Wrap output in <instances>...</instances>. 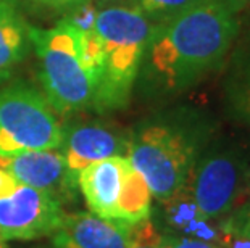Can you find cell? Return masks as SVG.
I'll return each mask as SVG.
<instances>
[{
	"label": "cell",
	"mask_w": 250,
	"mask_h": 248,
	"mask_svg": "<svg viewBox=\"0 0 250 248\" xmlns=\"http://www.w3.org/2000/svg\"><path fill=\"white\" fill-rule=\"evenodd\" d=\"M239 33L232 0H199L160 21L141 68L153 89L181 92L216 70Z\"/></svg>",
	"instance_id": "1"
},
{
	"label": "cell",
	"mask_w": 250,
	"mask_h": 248,
	"mask_svg": "<svg viewBox=\"0 0 250 248\" xmlns=\"http://www.w3.org/2000/svg\"><path fill=\"white\" fill-rule=\"evenodd\" d=\"M207 139L208 131L195 119L148 121L129 137L126 156L147 181L152 197L163 203L184 187Z\"/></svg>",
	"instance_id": "2"
},
{
	"label": "cell",
	"mask_w": 250,
	"mask_h": 248,
	"mask_svg": "<svg viewBox=\"0 0 250 248\" xmlns=\"http://www.w3.org/2000/svg\"><path fill=\"white\" fill-rule=\"evenodd\" d=\"M155 26L141 7H111L97 13L94 31L100 70L92 103L95 110L107 112L127 103Z\"/></svg>",
	"instance_id": "3"
},
{
	"label": "cell",
	"mask_w": 250,
	"mask_h": 248,
	"mask_svg": "<svg viewBox=\"0 0 250 248\" xmlns=\"http://www.w3.org/2000/svg\"><path fill=\"white\" fill-rule=\"evenodd\" d=\"M29 40L39 57L44 97L52 110L68 114L92 107L95 81L84 65L78 33L68 19L50 29L29 28Z\"/></svg>",
	"instance_id": "4"
},
{
	"label": "cell",
	"mask_w": 250,
	"mask_h": 248,
	"mask_svg": "<svg viewBox=\"0 0 250 248\" xmlns=\"http://www.w3.org/2000/svg\"><path fill=\"white\" fill-rule=\"evenodd\" d=\"M63 129L41 92L28 86L0 91V156L60 149Z\"/></svg>",
	"instance_id": "5"
},
{
	"label": "cell",
	"mask_w": 250,
	"mask_h": 248,
	"mask_svg": "<svg viewBox=\"0 0 250 248\" xmlns=\"http://www.w3.org/2000/svg\"><path fill=\"white\" fill-rule=\"evenodd\" d=\"M205 218L221 219L250 200V170L234 149L202 153L184 184Z\"/></svg>",
	"instance_id": "6"
},
{
	"label": "cell",
	"mask_w": 250,
	"mask_h": 248,
	"mask_svg": "<svg viewBox=\"0 0 250 248\" xmlns=\"http://www.w3.org/2000/svg\"><path fill=\"white\" fill-rule=\"evenodd\" d=\"M65 214L58 198L18 182L12 192L0 197V244L52 235Z\"/></svg>",
	"instance_id": "7"
},
{
	"label": "cell",
	"mask_w": 250,
	"mask_h": 248,
	"mask_svg": "<svg viewBox=\"0 0 250 248\" xmlns=\"http://www.w3.org/2000/svg\"><path fill=\"white\" fill-rule=\"evenodd\" d=\"M0 168L8 171L18 182L41 189L62 203L73 197L76 187L68 176L65 156L58 149L29 150L0 156Z\"/></svg>",
	"instance_id": "8"
},
{
	"label": "cell",
	"mask_w": 250,
	"mask_h": 248,
	"mask_svg": "<svg viewBox=\"0 0 250 248\" xmlns=\"http://www.w3.org/2000/svg\"><path fill=\"white\" fill-rule=\"evenodd\" d=\"M129 223L89 213H66L52 234V248H129Z\"/></svg>",
	"instance_id": "9"
},
{
	"label": "cell",
	"mask_w": 250,
	"mask_h": 248,
	"mask_svg": "<svg viewBox=\"0 0 250 248\" xmlns=\"http://www.w3.org/2000/svg\"><path fill=\"white\" fill-rule=\"evenodd\" d=\"M60 149H63L68 176L76 184L78 174L86 166L110 156H126L127 140L102 124H81L68 133L63 131Z\"/></svg>",
	"instance_id": "10"
},
{
	"label": "cell",
	"mask_w": 250,
	"mask_h": 248,
	"mask_svg": "<svg viewBox=\"0 0 250 248\" xmlns=\"http://www.w3.org/2000/svg\"><path fill=\"white\" fill-rule=\"evenodd\" d=\"M129 165L127 156L116 155L95 161L78 174L76 184L90 213L99 218L116 219V207Z\"/></svg>",
	"instance_id": "11"
},
{
	"label": "cell",
	"mask_w": 250,
	"mask_h": 248,
	"mask_svg": "<svg viewBox=\"0 0 250 248\" xmlns=\"http://www.w3.org/2000/svg\"><path fill=\"white\" fill-rule=\"evenodd\" d=\"M29 28L10 0H0V82L23 60Z\"/></svg>",
	"instance_id": "12"
},
{
	"label": "cell",
	"mask_w": 250,
	"mask_h": 248,
	"mask_svg": "<svg viewBox=\"0 0 250 248\" xmlns=\"http://www.w3.org/2000/svg\"><path fill=\"white\" fill-rule=\"evenodd\" d=\"M152 213V192L144 176L129 165L126 171L123 191H121L118 207H116V219L125 223L136 224L142 219L150 218Z\"/></svg>",
	"instance_id": "13"
},
{
	"label": "cell",
	"mask_w": 250,
	"mask_h": 248,
	"mask_svg": "<svg viewBox=\"0 0 250 248\" xmlns=\"http://www.w3.org/2000/svg\"><path fill=\"white\" fill-rule=\"evenodd\" d=\"M228 92L234 112L244 119V123L250 126V52L232 71Z\"/></svg>",
	"instance_id": "14"
},
{
	"label": "cell",
	"mask_w": 250,
	"mask_h": 248,
	"mask_svg": "<svg viewBox=\"0 0 250 248\" xmlns=\"http://www.w3.org/2000/svg\"><path fill=\"white\" fill-rule=\"evenodd\" d=\"M197 2L199 0H139V7L147 17L165 21Z\"/></svg>",
	"instance_id": "15"
},
{
	"label": "cell",
	"mask_w": 250,
	"mask_h": 248,
	"mask_svg": "<svg viewBox=\"0 0 250 248\" xmlns=\"http://www.w3.org/2000/svg\"><path fill=\"white\" fill-rule=\"evenodd\" d=\"M160 237L162 232L150 218L142 219L131 226L129 248H160Z\"/></svg>",
	"instance_id": "16"
},
{
	"label": "cell",
	"mask_w": 250,
	"mask_h": 248,
	"mask_svg": "<svg viewBox=\"0 0 250 248\" xmlns=\"http://www.w3.org/2000/svg\"><path fill=\"white\" fill-rule=\"evenodd\" d=\"M160 248H223L218 244L190 239V237L179 234H162Z\"/></svg>",
	"instance_id": "17"
},
{
	"label": "cell",
	"mask_w": 250,
	"mask_h": 248,
	"mask_svg": "<svg viewBox=\"0 0 250 248\" xmlns=\"http://www.w3.org/2000/svg\"><path fill=\"white\" fill-rule=\"evenodd\" d=\"M223 219H225V223L229 226V228L242 230L250 235V200L234 211H231V213L225 216Z\"/></svg>",
	"instance_id": "18"
},
{
	"label": "cell",
	"mask_w": 250,
	"mask_h": 248,
	"mask_svg": "<svg viewBox=\"0 0 250 248\" xmlns=\"http://www.w3.org/2000/svg\"><path fill=\"white\" fill-rule=\"evenodd\" d=\"M37 2L52 5V7H71V5H76L83 0H37Z\"/></svg>",
	"instance_id": "19"
},
{
	"label": "cell",
	"mask_w": 250,
	"mask_h": 248,
	"mask_svg": "<svg viewBox=\"0 0 250 248\" xmlns=\"http://www.w3.org/2000/svg\"><path fill=\"white\" fill-rule=\"evenodd\" d=\"M232 2H234V3H236V0H232Z\"/></svg>",
	"instance_id": "20"
}]
</instances>
